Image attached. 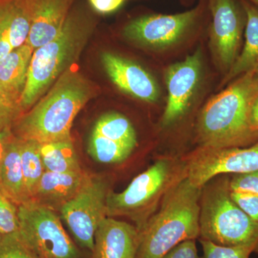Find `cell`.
Returning a JSON list of instances; mask_svg holds the SVG:
<instances>
[{
  "label": "cell",
  "mask_w": 258,
  "mask_h": 258,
  "mask_svg": "<svg viewBox=\"0 0 258 258\" xmlns=\"http://www.w3.org/2000/svg\"><path fill=\"white\" fill-rule=\"evenodd\" d=\"M257 96L258 80L252 70L212 98L197 123L200 147H247L257 142L258 134L249 122L251 108Z\"/></svg>",
  "instance_id": "1"
},
{
  "label": "cell",
  "mask_w": 258,
  "mask_h": 258,
  "mask_svg": "<svg viewBox=\"0 0 258 258\" xmlns=\"http://www.w3.org/2000/svg\"><path fill=\"white\" fill-rule=\"evenodd\" d=\"M95 93L92 83L70 68L10 131L19 139L40 144L71 139L75 118Z\"/></svg>",
  "instance_id": "2"
},
{
  "label": "cell",
  "mask_w": 258,
  "mask_h": 258,
  "mask_svg": "<svg viewBox=\"0 0 258 258\" xmlns=\"http://www.w3.org/2000/svg\"><path fill=\"white\" fill-rule=\"evenodd\" d=\"M202 188L186 177L164 195L140 232L137 258H162L180 242L200 237Z\"/></svg>",
  "instance_id": "3"
},
{
  "label": "cell",
  "mask_w": 258,
  "mask_h": 258,
  "mask_svg": "<svg viewBox=\"0 0 258 258\" xmlns=\"http://www.w3.org/2000/svg\"><path fill=\"white\" fill-rule=\"evenodd\" d=\"M93 29L91 18L80 10H71L60 33L34 50L20 101L23 113L30 109L79 58Z\"/></svg>",
  "instance_id": "4"
},
{
  "label": "cell",
  "mask_w": 258,
  "mask_h": 258,
  "mask_svg": "<svg viewBox=\"0 0 258 258\" xmlns=\"http://www.w3.org/2000/svg\"><path fill=\"white\" fill-rule=\"evenodd\" d=\"M230 174H222L202 188L200 238L222 246L258 244V221L231 197Z\"/></svg>",
  "instance_id": "5"
},
{
  "label": "cell",
  "mask_w": 258,
  "mask_h": 258,
  "mask_svg": "<svg viewBox=\"0 0 258 258\" xmlns=\"http://www.w3.org/2000/svg\"><path fill=\"white\" fill-rule=\"evenodd\" d=\"M186 177V161L172 157L159 159L136 176L121 192L110 191L106 216L128 217L141 232L159 208L164 195Z\"/></svg>",
  "instance_id": "6"
},
{
  "label": "cell",
  "mask_w": 258,
  "mask_h": 258,
  "mask_svg": "<svg viewBox=\"0 0 258 258\" xmlns=\"http://www.w3.org/2000/svg\"><path fill=\"white\" fill-rule=\"evenodd\" d=\"M18 235L38 258H78L79 250L55 211L30 201L18 206Z\"/></svg>",
  "instance_id": "7"
},
{
  "label": "cell",
  "mask_w": 258,
  "mask_h": 258,
  "mask_svg": "<svg viewBox=\"0 0 258 258\" xmlns=\"http://www.w3.org/2000/svg\"><path fill=\"white\" fill-rule=\"evenodd\" d=\"M111 190L108 178L89 174L79 192L59 211L75 239L91 252L97 227L107 217V197Z\"/></svg>",
  "instance_id": "8"
},
{
  "label": "cell",
  "mask_w": 258,
  "mask_h": 258,
  "mask_svg": "<svg viewBox=\"0 0 258 258\" xmlns=\"http://www.w3.org/2000/svg\"><path fill=\"white\" fill-rule=\"evenodd\" d=\"M187 179L202 188L222 174H239L258 171V142L247 147L200 148L185 159Z\"/></svg>",
  "instance_id": "9"
},
{
  "label": "cell",
  "mask_w": 258,
  "mask_h": 258,
  "mask_svg": "<svg viewBox=\"0 0 258 258\" xmlns=\"http://www.w3.org/2000/svg\"><path fill=\"white\" fill-rule=\"evenodd\" d=\"M212 15L210 47L215 60L226 74L242 50L245 12L240 0H209Z\"/></svg>",
  "instance_id": "10"
},
{
  "label": "cell",
  "mask_w": 258,
  "mask_h": 258,
  "mask_svg": "<svg viewBox=\"0 0 258 258\" xmlns=\"http://www.w3.org/2000/svg\"><path fill=\"white\" fill-rule=\"evenodd\" d=\"M203 8L174 15L139 17L124 27L123 35L128 40L150 48H165L183 38L200 21Z\"/></svg>",
  "instance_id": "11"
},
{
  "label": "cell",
  "mask_w": 258,
  "mask_h": 258,
  "mask_svg": "<svg viewBox=\"0 0 258 258\" xmlns=\"http://www.w3.org/2000/svg\"><path fill=\"white\" fill-rule=\"evenodd\" d=\"M202 71L203 55L200 49L166 70L168 98L161 118L164 128L175 123L187 111L200 84Z\"/></svg>",
  "instance_id": "12"
},
{
  "label": "cell",
  "mask_w": 258,
  "mask_h": 258,
  "mask_svg": "<svg viewBox=\"0 0 258 258\" xmlns=\"http://www.w3.org/2000/svg\"><path fill=\"white\" fill-rule=\"evenodd\" d=\"M75 0H18L30 22L27 42L34 49L53 40L63 28Z\"/></svg>",
  "instance_id": "13"
},
{
  "label": "cell",
  "mask_w": 258,
  "mask_h": 258,
  "mask_svg": "<svg viewBox=\"0 0 258 258\" xmlns=\"http://www.w3.org/2000/svg\"><path fill=\"white\" fill-rule=\"evenodd\" d=\"M101 62L108 77L120 91L142 101H158L159 88L157 81L142 66L109 52L102 54Z\"/></svg>",
  "instance_id": "14"
},
{
  "label": "cell",
  "mask_w": 258,
  "mask_h": 258,
  "mask_svg": "<svg viewBox=\"0 0 258 258\" xmlns=\"http://www.w3.org/2000/svg\"><path fill=\"white\" fill-rule=\"evenodd\" d=\"M139 242L135 225L106 217L95 233L93 258H137Z\"/></svg>",
  "instance_id": "15"
},
{
  "label": "cell",
  "mask_w": 258,
  "mask_h": 258,
  "mask_svg": "<svg viewBox=\"0 0 258 258\" xmlns=\"http://www.w3.org/2000/svg\"><path fill=\"white\" fill-rule=\"evenodd\" d=\"M88 175L83 171L73 173L45 171L31 201L59 212L64 204L79 192Z\"/></svg>",
  "instance_id": "16"
},
{
  "label": "cell",
  "mask_w": 258,
  "mask_h": 258,
  "mask_svg": "<svg viewBox=\"0 0 258 258\" xmlns=\"http://www.w3.org/2000/svg\"><path fill=\"white\" fill-rule=\"evenodd\" d=\"M0 184L12 200L18 206L30 202L24 180L20 141L10 131L6 144L1 168H0Z\"/></svg>",
  "instance_id": "17"
},
{
  "label": "cell",
  "mask_w": 258,
  "mask_h": 258,
  "mask_svg": "<svg viewBox=\"0 0 258 258\" xmlns=\"http://www.w3.org/2000/svg\"><path fill=\"white\" fill-rule=\"evenodd\" d=\"M30 30V19L18 0H0V60L13 50L11 42L22 43Z\"/></svg>",
  "instance_id": "18"
},
{
  "label": "cell",
  "mask_w": 258,
  "mask_h": 258,
  "mask_svg": "<svg viewBox=\"0 0 258 258\" xmlns=\"http://www.w3.org/2000/svg\"><path fill=\"white\" fill-rule=\"evenodd\" d=\"M34 50L25 42L0 60V83L5 91L20 103L26 85Z\"/></svg>",
  "instance_id": "19"
},
{
  "label": "cell",
  "mask_w": 258,
  "mask_h": 258,
  "mask_svg": "<svg viewBox=\"0 0 258 258\" xmlns=\"http://www.w3.org/2000/svg\"><path fill=\"white\" fill-rule=\"evenodd\" d=\"M240 2L247 18L244 29L245 39L240 55L226 74L222 84L231 82L258 66V7L248 0Z\"/></svg>",
  "instance_id": "20"
},
{
  "label": "cell",
  "mask_w": 258,
  "mask_h": 258,
  "mask_svg": "<svg viewBox=\"0 0 258 258\" xmlns=\"http://www.w3.org/2000/svg\"><path fill=\"white\" fill-rule=\"evenodd\" d=\"M40 154L45 171L56 173L83 171L72 139L40 144Z\"/></svg>",
  "instance_id": "21"
},
{
  "label": "cell",
  "mask_w": 258,
  "mask_h": 258,
  "mask_svg": "<svg viewBox=\"0 0 258 258\" xmlns=\"http://www.w3.org/2000/svg\"><path fill=\"white\" fill-rule=\"evenodd\" d=\"M105 138L119 143L137 147L138 141L132 122L128 118L116 112H110L100 117L93 130Z\"/></svg>",
  "instance_id": "22"
},
{
  "label": "cell",
  "mask_w": 258,
  "mask_h": 258,
  "mask_svg": "<svg viewBox=\"0 0 258 258\" xmlns=\"http://www.w3.org/2000/svg\"><path fill=\"white\" fill-rule=\"evenodd\" d=\"M20 141L25 189L29 200L31 201L39 181L45 172L40 154V144L35 141Z\"/></svg>",
  "instance_id": "23"
},
{
  "label": "cell",
  "mask_w": 258,
  "mask_h": 258,
  "mask_svg": "<svg viewBox=\"0 0 258 258\" xmlns=\"http://www.w3.org/2000/svg\"><path fill=\"white\" fill-rule=\"evenodd\" d=\"M135 148L105 138L92 132L88 143V153L98 162L115 164L130 157Z\"/></svg>",
  "instance_id": "24"
},
{
  "label": "cell",
  "mask_w": 258,
  "mask_h": 258,
  "mask_svg": "<svg viewBox=\"0 0 258 258\" xmlns=\"http://www.w3.org/2000/svg\"><path fill=\"white\" fill-rule=\"evenodd\" d=\"M203 249V258H249L258 251V244L240 246H222L200 239Z\"/></svg>",
  "instance_id": "25"
},
{
  "label": "cell",
  "mask_w": 258,
  "mask_h": 258,
  "mask_svg": "<svg viewBox=\"0 0 258 258\" xmlns=\"http://www.w3.org/2000/svg\"><path fill=\"white\" fill-rule=\"evenodd\" d=\"M18 231V206L0 184V233L7 235L17 233Z\"/></svg>",
  "instance_id": "26"
},
{
  "label": "cell",
  "mask_w": 258,
  "mask_h": 258,
  "mask_svg": "<svg viewBox=\"0 0 258 258\" xmlns=\"http://www.w3.org/2000/svg\"><path fill=\"white\" fill-rule=\"evenodd\" d=\"M23 113L20 102L10 96L0 83V132L11 130Z\"/></svg>",
  "instance_id": "27"
},
{
  "label": "cell",
  "mask_w": 258,
  "mask_h": 258,
  "mask_svg": "<svg viewBox=\"0 0 258 258\" xmlns=\"http://www.w3.org/2000/svg\"><path fill=\"white\" fill-rule=\"evenodd\" d=\"M0 258H38L20 238L18 232L3 236L0 240Z\"/></svg>",
  "instance_id": "28"
},
{
  "label": "cell",
  "mask_w": 258,
  "mask_h": 258,
  "mask_svg": "<svg viewBox=\"0 0 258 258\" xmlns=\"http://www.w3.org/2000/svg\"><path fill=\"white\" fill-rule=\"evenodd\" d=\"M230 188L231 191L258 195V171L230 174Z\"/></svg>",
  "instance_id": "29"
},
{
  "label": "cell",
  "mask_w": 258,
  "mask_h": 258,
  "mask_svg": "<svg viewBox=\"0 0 258 258\" xmlns=\"http://www.w3.org/2000/svg\"><path fill=\"white\" fill-rule=\"evenodd\" d=\"M231 197L249 217L258 221V195L231 191Z\"/></svg>",
  "instance_id": "30"
},
{
  "label": "cell",
  "mask_w": 258,
  "mask_h": 258,
  "mask_svg": "<svg viewBox=\"0 0 258 258\" xmlns=\"http://www.w3.org/2000/svg\"><path fill=\"white\" fill-rule=\"evenodd\" d=\"M162 258H200L195 240L183 241L176 244Z\"/></svg>",
  "instance_id": "31"
},
{
  "label": "cell",
  "mask_w": 258,
  "mask_h": 258,
  "mask_svg": "<svg viewBox=\"0 0 258 258\" xmlns=\"http://www.w3.org/2000/svg\"><path fill=\"white\" fill-rule=\"evenodd\" d=\"M97 13L109 14L119 9L126 0H88Z\"/></svg>",
  "instance_id": "32"
},
{
  "label": "cell",
  "mask_w": 258,
  "mask_h": 258,
  "mask_svg": "<svg viewBox=\"0 0 258 258\" xmlns=\"http://www.w3.org/2000/svg\"><path fill=\"white\" fill-rule=\"evenodd\" d=\"M249 122L252 129L258 134V96L251 108Z\"/></svg>",
  "instance_id": "33"
},
{
  "label": "cell",
  "mask_w": 258,
  "mask_h": 258,
  "mask_svg": "<svg viewBox=\"0 0 258 258\" xmlns=\"http://www.w3.org/2000/svg\"><path fill=\"white\" fill-rule=\"evenodd\" d=\"M10 131L8 132H0V168H1L2 161H3V155L6 144L7 139L9 135Z\"/></svg>",
  "instance_id": "34"
},
{
  "label": "cell",
  "mask_w": 258,
  "mask_h": 258,
  "mask_svg": "<svg viewBox=\"0 0 258 258\" xmlns=\"http://www.w3.org/2000/svg\"><path fill=\"white\" fill-rule=\"evenodd\" d=\"M251 3L258 7V0H248Z\"/></svg>",
  "instance_id": "35"
},
{
  "label": "cell",
  "mask_w": 258,
  "mask_h": 258,
  "mask_svg": "<svg viewBox=\"0 0 258 258\" xmlns=\"http://www.w3.org/2000/svg\"><path fill=\"white\" fill-rule=\"evenodd\" d=\"M254 70V74H255L256 77H257V79L258 80V66Z\"/></svg>",
  "instance_id": "36"
},
{
  "label": "cell",
  "mask_w": 258,
  "mask_h": 258,
  "mask_svg": "<svg viewBox=\"0 0 258 258\" xmlns=\"http://www.w3.org/2000/svg\"><path fill=\"white\" fill-rule=\"evenodd\" d=\"M3 236H4V235H2L1 233H0V240H1L2 239H3Z\"/></svg>",
  "instance_id": "37"
},
{
  "label": "cell",
  "mask_w": 258,
  "mask_h": 258,
  "mask_svg": "<svg viewBox=\"0 0 258 258\" xmlns=\"http://www.w3.org/2000/svg\"><path fill=\"white\" fill-rule=\"evenodd\" d=\"M257 253H258V251H257Z\"/></svg>",
  "instance_id": "38"
}]
</instances>
